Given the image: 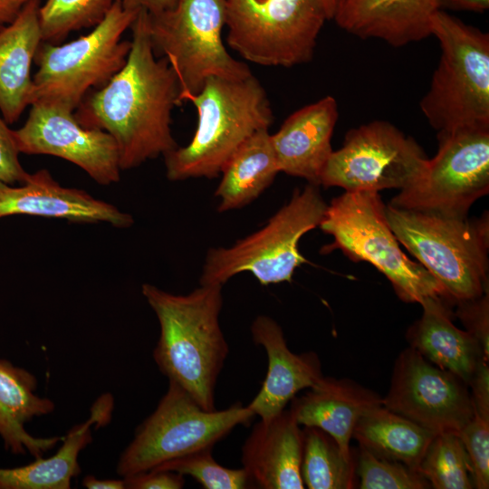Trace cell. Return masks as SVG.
<instances>
[{
  "mask_svg": "<svg viewBox=\"0 0 489 489\" xmlns=\"http://www.w3.org/2000/svg\"><path fill=\"white\" fill-rule=\"evenodd\" d=\"M127 62L74 114L83 127L101 129L114 139L121 170L165 156L177 148L171 132V112L182 103L177 75L165 57L155 55L148 12L139 10L130 25Z\"/></svg>",
  "mask_w": 489,
  "mask_h": 489,
  "instance_id": "obj_1",
  "label": "cell"
},
{
  "mask_svg": "<svg viewBox=\"0 0 489 489\" xmlns=\"http://www.w3.org/2000/svg\"><path fill=\"white\" fill-rule=\"evenodd\" d=\"M222 286L200 284L185 295L150 283L141 288L160 327L153 351L156 364L207 411L216 409V381L229 352L219 324Z\"/></svg>",
  "mask_w": 489,
  "mask_h": 489,
  "instance_id": "obj_2",
  "label": "cell"
},
{
  "mask_svg": "<svg viewBox=\"0 0 489 489\" xmlns=\"http://www.w3.org/2000/svg\"><path fill=\"white\" fill-rule=\"evenodd\" d=\"M182 101L195 105L197 126L187 146L164 156L171 181L218 177L237 149L257 131L269 129L273 120L265 90L254 75L209 77L199 92Z\"/></svg>",
  "mask_w": 489,
  "mask_h": 489,
  "instance_id": "obj_3",
  "label": "cell"
},
{
  "mask_svg": "<svg viewBox=\"0 0 489 489\" xmlns=\"http://www.w3.org/2000/svg\"><path fill=\"white\" fill-rule=\"evenodd\" d=\"M399 244L442 285L449 298L471 300L488 292L489 216L448 217L386 206Z\"/></svg>",
  "mask_w": 489,
  "mask_h": 489,
  "instance_id": "obj_4",
  "label": "cell"
},
{
  "mask_svg": "<svg viewBox=\"0 0 489 489\" xmlns=\"http://www.w3.org/2000/svg\"><path fill=\"white\" fill-rule=\"evenodd\" d=\"M431 35L441 53L419 104L423 115L437 135L489 128V34L438 9Z\"/></svg>",
  "mask_w": 489,
  "mask_h": 489,
  "instance_id": "obj_5",
  "label": "cell"
},
{
  "mask_svg": "<svg viewBox=\"0 0 489 489\" xmlns=\"http://www.w3.org/2000/svg\"><path fill=\"white\" fill-rule=\"evenodd\" d=\"M319 226L333 237L321 253L340 249L352 261L369 263L403 302L420 304L427 298H439L455 305L429 272L400 249L379 192L345 191L327 206Z\"/></svg>",
  "mask_w": 489,
  "mask_h": 489,
  "instance_id": "obj_6",
  "label": "cell"
},
{
  "mask_svg": "<svg viewBox=\"0 0 489 489\" xmlns=\"http://www.w3.org/2000/svg\"><path fill=\"white\" fill-rule=\"evenodd\" d=\"M138 13L115 0L91 33L62 45L40 44L34 60L38 70L33 78V103L74 111L90 89L104 86L127 62L131 42L121 36Z\"/></svg>",
  "mask_w": 489,
  "mask_h": 489,
  "instance_id": "obj_7",
  "label": "cell"
},
{
  "mask_svg": "<svg viewBox=\"0 0 489 489\" xmlns=\"http://www.w3.org/2000/svg\"><path fill=\"white\" fill-rule=\"evenodd\" d=\"M327 206L319 186L308 184L296 189L263 228L230 247L210 249L200 284L223 285L243 272L251 273L262 285L291 282L294 271L307 263L299 241L320 225Z\"/></svg>",
  "mask_w": 489,
  "mask_h": 489,
  "instance_id": "obj_8",
  "label": "cell"
},
{
  "mask_svg": "<svg viewBox=\"0 0 489 489\" xmlns=\"http://www.w3.org/2000/svg\"><path fill=\"white\" fill-rule=\"evenodd\" d=\"M225 19L226 0H178L172 9L148 13L153 52L176 72L181 101L183 96L199 92L209 77L240 80L253 75L223 43Z\"/></svg>",
  "mask_w": 489,
  "mask_h": 489,
  "instance_id": "obj_9",
  "label": "cell"
},
{
  "mask_svg": "<svg viewBox=\"0 0 489 489\" xmlns=\"http://www.w3.org/2000/svg\"><path fill=\"white\" fill-rule=\"evenodd\" d=\"M254 417L248 406L239 402L224 410H205L185 388L169 380L158 407L120 455L117 473L130 476L174 458L213 448L236 426L248 425Z\"/></svg>",
  "mask_w": 489,
  "mask_h": 489,
  "instance_id": "obj_10",
  "label": "cell"
},
{
  "mask_svg": "<svg viewBox=\"0 0 489 489\" xmlns=\"http://www.w3.org/2000/svg\"><path fill=\"white\" fill-rule=\"evenodd\" d=\"M327 20L324 0H226V43L251 62L292 67L312 60Z\"/></svg>",
  "mask_w": 489,
  "mask_h": 489,
  "instance_id": "obj_11",
  "label": "cell"
},
{
  "mask_svg": "<svg viewBox=\"0 0 489 489\" xmlns=\"http://www.w3.org/2000/svg\"><path fill=\"white\" fill-rule=\"evenodd\" d=\"M438 150L389 206L448 217H465L489 192V128L438 134Z\"/></svg>",
  "mask_w": 489,
  "mask_h": 489,
  "instance_id": "obj_12",
  "label": "cell"
},
{
  "mask_svg": "<svg viewBox=\"0 0 489 489\" xmlns=\"http://www.w3.org/2000/svg\"><path fill=\"white\" fill-rule=\"evenodd\" d=\"M427 158L411 137L386 120L351 129L341 148L333 150L320 186L346 192L403 189L422 171Z\"/></svg>",
  "mask_w": 489,
  "mask_h": 489,
  "instance_id": "obj_13",
  "label": "cell"
},
{
  "mask_svg": "<svg viewBox=\"0 0 489 489\" xmlns=\"http://www.w3.org/2000/svg\"><path fill=\"white\" fill-rule=\"evenodd\" d=\"M382 405L436 435L458 434L474 415L468 385L412 347L398 356Z\"/></svg>",
  "mask_w": 489,
  "mask_h": 489,
  "instance_id": "obj_14",
  "label": "cell"
},
{
  "mask_svg": "<svg viewBox=\"0 0 489 489\" xmlns=\"http://www.w3.org/2000/svg\"><path fill=\"white\" fill-rule=\"evenodd\" d=\"M31 106L25 123L13 130L20 153L63 158L103 186L120 180L118 148L109 133L83 127L73 111L59 106L43 102Z\"/></svg>",
  "mask_w": 489,
  "mask_h": 489,
  "instance_id": "obj_15",
  "label": "cell"
},
{
  "mask_svg": "<svg viewBox=\"0 0 489 489\" xmlns=\"http://www.w3.org/2000/svg\"><path fill=\"white\" fill-rule=\"evenodd\" d=\"M25 215L65 219L79 224L108 223L127 228L134 220L115 206L84 190L61 186L47 169L29 174L18 187L0 181V219Z\"/></svg>",
  "mask_w": 489,
  "mask_h": 489,
  "instance_id": "obj_16",
  "label": "cell"
},
{
  "mask_svg": "<svg viewBox=\"0 0 489 489\" xmlns=\"http://www.w3.org/2000/svg\"><path fill=\"white\" fill-rule=\"evenodd\" d=\"M251 334L254 342L264 349L268 369L260 390L247 406L265 420L284 410L299 391L315 387L323 374L318 355L292 352L281 326L271 317L257 316Z\"/></svg>",
  "mask_w": 489,
  "mask_h": 489,
  "instance_id": "obj_17",
  "label": "cell"
},
{
  "mask_svg": "<svg viewBox=\"0 0 489 489\" xmlns=\"http://www.w3.org/2000/svg\"><path fill=\"white\" fill-rule=\"evenodd\" d=\"M338 104L325 96L291 114L271 141L280 172L320 186L321 171L332 150Z\"/></svg>",
  "mask_w": 489,
  "mask_h": 489,
  "instance_id": "obj_18",
  "label": "cell"
},
{
  "mask_svg": "<svg viewBox=\"0 0 489 489\" xmlns=\"http://www.w3.org/2000/svg\"><path fill=\"white\" fill-rule=\"evenodd\" d=\"M303 431L289 410L256 423L242 447V463L254 485L302 489Z\"/></svg>",
  "mask_w": 489,
  "mask_h": 489,
  "instance_id": "obj_19",
  "label": "cell"
},
{
  "mask_svg": "<svg viewBox=\"0 0 489 489\" xmlns=\"http://www.w3.org/2000/svg\"><path fill=\"white\" fill-rule=\"evenodd\" d=\"M438 9V0H338L332 19L360 38L401 47L431 35Z\"/></svg>",
  "mask_w": 489,
  "mask_h": 489,
  "instance_id": "obj_20",
  "label": "cell"
},
{
  "mask_svg": "<svg viewBox=\"0 0 489 489\" xmlns=\"http://www.w3.org/2000/svg\"><path fill=\"white\" fill-rule=\"evenodd\" d=\"M380 405L382 397L354 380L323 376L310 391L292 399L290 411L301 427L323 430L350 457V444L357 422Z\"/></svg>",
  "mask_w": 489,
  "mask_h": 489,
  "instance_id": "obj_21",
  "label": "cell"
},
{
  "mask_svg": "<svg viewBox=\"0 0 489 489\" xmlns=\"http://www.w3.org/2000/svg\"><path fill=\"white\" fill-rule=\"evenodd\" d=\"M422 316L408 330L410 347L434 365L452 372L467 385L482 361L488 358L480 343L453 322V304L427 298Z\"/></svg>",
  "mask_w": 489,
  "mask_h": 489,
  "instance_id": "obj_22",
  "label": "cell"
},
{
  "mask_svg": "<svg viewBox=\"0 0 489 489\" xmlns=\"http://www.w3.org/2000/svg\"><path fill=\"white\" fill-rule=\"evenodd\" d=\"M39 0H32L10 24L0 27V112L17 121L34 101L31 65L43 41Z\"/></svg>",
  "mask_w": 489,
  "mask_h": 489,
  "instance_id": "obj_23",
  "label": "cell"
},
{
  "mask_svg": "<svg viewBox=\"0 0 489 489\" xmlns=\"http://www.w3.org/2000/svg\"><path fill=\"white\" fill-rule=\"evenodd\" d=\"M36 379L31 372L0 360V438L11 453H28L35 458L62 439L36 437L27 432V422L52 413L55 408L51 399L36 395Z\"/></svg>",
  "mask_w": 489,
  "mask_h": 489,
  "instance_id": "obj_24",
  "label": "cell"
},
{
  "mask_svg": "<svg viewBox=\"0 0 489 489\" xmlns=\"http://www.w3.org/2000/svg\"><path fill=\"white\" fill-rule=\"evenodd\" d=\"M113 398L110 394L99 398L84 423L73 427L62 438V446L48 458L42 456L25 465L0 467V489H68L81 468L78 457L92 439L91 427L106 425L111 417Z\"/></svg>",
  "mask_w": 489,
  "mask_h": 489,
  "instance_id": "obj_25",
  "label": "cell"
},
{
  "mask_svg": "<svg viewBox=\"0 0 489 489\" xmlns=\"http://www.w3.org/2000/svg\"><path fill=\"white\" fill-rule=\"evenodd\" d=\"M280 172L268 129L248 139L224 167L215 192L218 211L241 208L255 200Z\"/></svg>",
  "mask_w": 489,
  "mask_h": 489,
  "instance_id": "obj_26",
  "label": "cell"
},
{
  "mask_svg": "<svg viewBox=\"0 0 489 489\" xmlns=\"http://www.w3.org/2000/svg\"><path fill=\"white\" fill-rule=\"evenodd\" d=\"M435 436L431 431L380 405L359 419L352 438L358 441L360 447L417 471Z\"/></svg>",
  "mask_w": 489,
  "mask_h": 489,
  "instance_id": "obj_27",
  "label": "cell"
},
{
  "mask_svg": "<svg viewBox=\"0 0 489 489\" xmlns=\"http://www.w3.org/2000/svg\"><path fill=\"white\" fill-rule=\"evenodd\" d=\"M301 473L309 489L356 487V455L346 456L336 441L323 430L303 427Z\"/></svg>",
  "mask_w": 489,
  "mask_h": 489,
  "instance_id": "obj_28",
  "label": "cell"
},
{
  "mask_svg": "<svg viewBox=\"0 0 489 489\" xmlns=\"http://www.w3.org/2000/svg\"><path fill=\"white\" fill-rule=\"evenodd\" d=\"M435 489L474 488L469 460L455 433L436 434L417 468Z\"/></svg>",
  "mask_w": 489,
  "mask_h": 489,
  "instance_id": "obj_29",
  "label": "cell"
},
{
  "mask_svg": "<svg viewBox=\"0 0 489 489\" xmlns=\"http://www.w3.org/2000/svg\"><path fill=\"white\" fill-rule=\"evenodd\" d=\"M115 0H46L39 7L43 41L58 43L71 32L94 27Z\"/></svg>",
  "mask_w": 489,
  "mask_h": 489,
  "instance_id": "obj_30",
  "label": "cell"
},
{
  "mask_svg": "<svg viewBox=\"0 0 489 489\" xmlns=\"http://www.w3.org/2000/svg\"><path fill=\"white\" fill-rule=\"evenodd\" d=\"M151 470L188 475L206 489H244L254 487L245 469H231L219 465L212 448H205L165 462Z\"/></svg>",
  "mask_w": 489,
  "mask_h": 489,
  "instance_id": "obj_31",
  "label": "cell"
},
{
  "mask_svg": "<svg viewBox=\"0 0 489 489\" xmlns=\"http://www.w3.org/2000/svg\"><path fill=\"white\" fill-rule=\"evenodd\" d=\"M356 474L360 489H426L427 480L417 470L398 461L379 457L360 447Z\"/></svg>",
  "mask_w": 489,
  "mask_h": 489,
  "instance_id": "obj_32",
  "label": "cell"
},
{
  "mask_svg": "<svg viewBox=\"0 0 489 489\" xmlns=\"http://www.w3.org/2000/svg\"><path fill=\"white\" fill-rule=\"evenodd\" d=\"M458 436L466 452L474 488L489 487V417L474 412Z\"/></svg>",
  "mask_w": 489,
  "mask_h": 489,
  "instance_id": "obj_33",
  "label": "cell"
},
{
  "mask_svg": "<svg viewBox=\"0 0 489 489\" xmlns=\"http://www.w3.org/2000/svg\"><path fill=\"white\" fill-rule=\"evenodd\" d=\"M455 315L481 345L489 359V292L482 296L457 302Z\"/></svg>",
  "mask_w": 489,
  "mask_h": 489,
  "instance_id": "obj_34",
  "label": "cell"
},
{
  "mask_svg": "<svg viewBox=\"0 0 489 489\" xmlns=\"http://www.w3.org/2000/svg\"><path fill=\"white\" fill-rule=\"evenodd\" d=\"M19 154L13 129L0 116V181L14 185L22 184L27 179L29 173L22 167Z\"/></svg>",
  "mask_w": 489,
  "mask_h": 489,
  "instance_id": "obj_35",
  "label": "cell"
},
{
  "mask_svg": "<svg viewBox=\"0 0 489 489\" xmlns=\"http://www.w3.org/2000/svg\"><path fill=\"white\" fill-rule=\"evenodd\" d=\"M123 479L129 489H180L185 484L183 475L165 470H149Z\"/></svg>",
  "mask_w": 489,
  "mask_h": 489,
  "instance_id": "obj_36",
  "label": "cell"
},
{
  "mask_svg": "<svg viewBox=\"0 0 489 489\" xmlns=\"http://www.w3.org/2000/svg\"><path fill=\"white\" fill-rule=\"evenodd\" d=\"M474 412L489 417V367L482 361L468 383Z\"/></svg>",
  "mask_w": 489,
  "mask_h": 489,
  "instance_id": "obj_37",
  "label": "cell"
},
{
  "mask_svg": "<svg viewBox=\"0 0 489 489\" xmlns=\"http://www.w3.org/2000/svg\"><path fill=\"white\" fill-rule=\"evenodd\" d=\"M127 10L139 12L144 10L155 14L172 9L178 0H117Z\"/></svg>",
  "mask_w": 489,
  "mask_h": 489,
  "instance_id": "obj_38",
  "label": "cell"
},
{
  "mask_svg": "<svg viewBox=\"0 0 489 489\" xmlns=\"http://www.w3.org/2000/svg\"><path fill=\"white\" fill-rule=\"evenodd\" d=\"M441 10L484 13L489 8V0H438Z\"/></svg>",
  "mask_w": 489,
  "mask_h": 489,
  "instance_id": "obj_39",
  "label": "cell"
},
{
  "mask_svg": "<svg viewBox=\"0 0 489 489\" xmlns=\"http://www.w3.org/2000/svg\"><path fill=\"white\" fill-rule=\"evenodd\" d=\"M32 0H0V27L13 22Z\"/></svg>",
  "mask_w": 489,
  "mask_h": 489,
  "instance_id": "obj_40",
  "label": "cell"
},
{
  "mask_svg": "<svg viewBox=\"0 0 489 489\" xmlns=\"http://www.w3.org/2000/svg\"><path fill=\"white\" fill-rule=\"evenodd\" d=\"M82 484L88 489H124V479H99L93 475L83 478Z\"/></svg>",
  "mask_w": 489,
  "mask_h": 489,
  "instance_id": "obj_41",
  "label": "cell"
},
{
  "mask_svg": "<svg viewBox=\"0 0 489 489\" xmlns=\"http://www.w3.org/2000/svg\"><path fill=\"white\" fill-rule=\"evenodd\" d=\"M329 20L333 18L338 0H324Z\"/></svg>",
  "mask_w": 489,
  "mask_h": 489,
  "instance_id": "obj_42",
  "label": "cell"
}]
</instances>
